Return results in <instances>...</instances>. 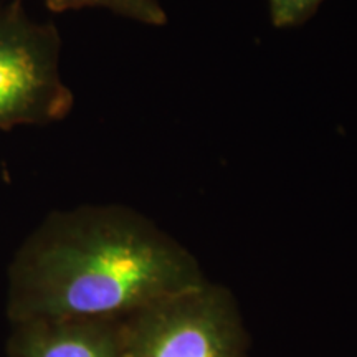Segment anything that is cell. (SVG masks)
<instances>
[{
  "instance_id": "cell-1",
  "label": "cell",
  "mask_w": 357,
  "mask_h": 357,
  "mask_svg": "<svg viewBox=\"0 0 357 357\" xmlns=\"http://www.w3.org/2000/svg\"><path fill=\"white\" fill-rule=\"evenodd\" d=\"M184 245L126 205L48 213L17 248L7 276V318L123 321L204 283Z\"/></svg>"
},
{
  "instance_id": "cell-2",
  "label": "cell",
  "mask_w": 357,
  "mask_h": 357,
  "mask_svg": "<svg viewBox=\"0 0 357 357\" xmlns=\"http://www.w3.org/2000/svg\"><path fill=\"white\" fill-rule=\"evenodd\" d=\"M126 357H247L248 334L229 288L205 280L121 321Z\"/></svg>"
},
{
  "instance_id": "cell-3",
  "label": "cell",
  "mask_w": 357,
  "mask_h": 357,
  "mask_svg": "<svg viewBox=\"0 0 357 357\" xmlns=\"http://www.w3.org/2000/svg\"><path fill=\"white\" fill-rule=\"evenodd\" d=\"M61 37L20 2H0V131L45 126L71 113L75 96L60 70Z\"/></svg>"
},
{
  "instance_id": "cell-4",
  "label": "cell",
  "mask_w": 357,
  "mask_h": 357,
  "mask_svg": "<svg viewBox=\"0 0 357 357\" xmlns=\"http://www.w3.org/2000/svg\"><path fill=\"white\" fill-rule=\"evenodd\" d=\"M10 326L7 357H126L121 321H25Z\"/></svg>"
},
{
  "instance_id": "cell-5",
  "label": "cell",
  "mask_w": 357,
  "mask_h": 357,
  "mask_svg": "<svg viewBox=\"0 0 357 357\" xmlns=\"http://www.w3.org/2000/svg\"><path fill=\"white\" fill-rule=\"evenodd\" d=\"M17 2L22 3V0ZM45 6L53 13L105 8L114 15L147 26H164L169 20L158 0H45Z\"/></svg>"
},
{
  "instance_id": "cell-6",
  "label": "cell",
  "mask_w": 357,
  "mask_h": 357,
  "mask_svg": "<svg viewBox=\"0 0 357 357\" xmlns=\"http://www.w3.org/2000/svg\"><path fill=\"white\" fill-rule=\"evenodd\" d=\"M275 29H296L311 20L324 0H266Z\"/></svg>"
}]
</instances>
